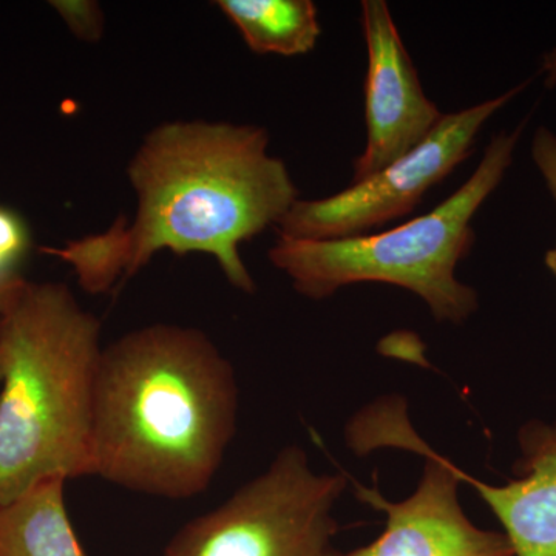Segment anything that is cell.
Masks as SVG:
<instances>
[{
    "mask_svg": "<svg viewBox=\"0 0 556 556\" xmlns=\"http://www.w3.org/2000/svg\"><path fill=\"white\" fill-rule=\"evenodd\" d=\"M127 177L137 195L134 222L121 215L105 232L46 249L90 294L137 276L164 249L212 255L232 287L254 292L240 244L277 228L299 200L287 164L269 153L268 130L247 124H161L142 139Z\"/></svg>",
    "mask_w": 556,
    "mask_h": 556,
    "instance_id": "obj_1",
    "label": "cell"
},
{
    "mask_svg": "<svg viewBox=\"0 0 556 556\" xmlns=\"http://www.w3.org/2000/svg\"><path fill=\"white\" fill-rule=\"evenodd\" d=\"M228 358L199 328L156 324L102 350L91 477L188 500L214 481L237 427Z\"/></svg>",
    "mask_w": 556,
    "mask_h": 556,
    "instance_id": "obj_2",
    "label": "cell"
},
{
    "mask_svg": "<svg viewBox=\"0 0 556 556\" xmlns=\"http://www.w3.org/2000/svg\"><path fill=\"white\" fill-rule=\"evenodd\" d=\"M101 321L67 285L25 280L0 313V506L91 477Z\"/></svg>",
    "mask_w": 556,
    "mask_h": 556,
    "instance_id": "obj_3",
    "label": "cell"
},
{
    "mask_svg": "<svg viewBox=\"0 0 556 556\" xmlns=\"http://www.w3.org/2000/svg\"><path fill=\"white\" fill-rule=\"evenodd\" d=\"M522 129L497 134L471 177L428 214L350 239L278 236L268 251L270 263L305 298L327 299L340 288L376 281L415 292L439 321L463 324L478 308V298L457 280V263L473 248L471 222L503 181Z\"/></svg>",
    "mask_w": 556,
    "mask_h": 556,
    "instance_id": "obj_4",
    "label": "cell"
},
{
    "mask_svg": "<svg viewBox=\"0 0 556 556\" xmlns=\"http://www.w3.org/2000/svg\"><path fill=\"white\" fill-rule=\"evenodd\" d=\"M346 482L316 473L305 450L285 448L265 473L182 526L164 556H325Z\"/></svg>",
    "mask_w": 556,
    "mask_h": 556,
    "instance_id": "obj_5",
    "label": "cell"
},
{
    "mask_svg": "<svg viewBox=\"0 0 556 556\" xmlns=\"http://www.w3.org/2000/svg\"><path fill=\"white\" fill-rule=\"evenodd\" d=\"M522 89L525 86L515 87L493 100L442 116L416 148L334 195L299 199L278 223V236L299 240L350 239L412 214L428 190L470 156L486 121Z\"/></svg>",
    "mask_w": 556,
    "mask_h": 556,
    "instance_id": "obj_6",
    "label": "cell"
},
{
    "mask_svg": "<svg viewBox=\"0 0 556 556\" xmlns=\"http://www.w3.org/2000/svg\"><path fill=\"white\" fill-rule=\"evenodd\" d=\"M351 441L367 452L379 445L412 450L426 456L427 466L415 495L391 503L378 490L356 484L357 497L387 514V527L368 546L325 556H515L510 541L500 532L478 529L457 500L459 479L447 457L433 452L405 419L380 408L368 412L351 427Z\"/></svg>",
    "mask_w": 556,
    "mask_h": 556,
    "instance_id": "obj_7",
    "label": "cell"
},
{
    "mask_svg": "<svg viewBox=\"0 0 556 556\" xmlns=\"http://www.w3.org/2000/svg\"><path fill=\"white\" fill-rule=\"evenodd\" d=\"M367 43V146L354 161L353 182L371 177L416 148L442 119L428 100L386 0H362Z\"/></svg>",
    "mask_w": 556,
    "mask_h": 556,
    "instance_id": "obj_8",
    "label": "cell"
},
{
    "mask_svg": "<svg viewBox=\"0 0 556 556\" xmlns=\"http://www.w3.org/2000/svg\"><path fill=\"white\" fill-rule=\"evenodd\" d=\"M521 478L489 485L453 466L460 482L477 486L506 529L515 556H556V424L532 422L519 434Z\"/></svg>",
    "mask_w": 556,
    "mask_h": 556,
    "instance_id": "obj_9",
    "label": "cell"
},
{
    "mask_svg": "<svg viewBox=\"0 0 556 556\" xmlns=\"http://www.w3.org/2000/svg\"><path fill=\"white\" fill-rule=\"evenodd\" d=\"M65 482L46 479L0 506V556H86L65 507Z\"/></svg>",
    "mask_w": 556,
    "mask_h": 556,
    "instance_id": "obj_10",
    "label": "cell"
},
{
    "mask_svg": "<svg viewBox=\"0 0 556 556\" xmlns=\"http://www.w3.org/2000/svg\"><path fill=\"white\" fill-rule=\"evenodd\" d=\"M215 5L257 54L302 56L321 35L313 0H217Z\"/></svg>",
    "mask_w": 556,
    "mask_h": 556,
    "instance_id": "obj_11",
    "label": "cell"
},
{
    "mask_svg": "<svg viewBox=\"0 0 556 556\" xmlns=\"http://www.w3.org/2000/svg\"><path fill=\"white\" fill-rule=\"evenodd\" d=\"M31 248V233L20 212L0 204V280L20 276L17 266Z\"/></svg>",
    "mask_w": 556,
    "mask_h": 556,
    "instance_id": "obj_12",
    "label": "cell"
},
{
    "mask_svg": "<svg viewBox=\"0 0 556 556\" xmlns=\"http://www.w3.org/2000/svg\"><path fill=\"white\" fill-rule=\"evenodd\" d=\"M50 5L83 42L97 43L104 36V11L94 0H51Z\"/></svg>",
    "mask_w": 556,
    "mask_h": 556,
    "instance_id": "obj_13",
    "label": "cell"
},
{
    "mask_svg": "<svg viewBox=\"0 0 556 556\" xmlns=\"http://www.w3.org/2000/svg\"><path fill=\"white\" fill-rule=\"evenodd\" d=\"M532 159L556 201V135L547 129L538 130L533 138Z\"/></svg>",
    "mask_w": 556,
    "mask_h": 556,
    "instance_id": "obj_14",
    "label": "cell"
},
{
    "mask_svg": "<svg viewBox=\"0 0 556 556\" xmlns=\"http://www.w3.org/2000/svg\"><path fill=\"white\" fill-rule=\"evenodd\" d=\"M25 283V278L22 276H14L7 278V280H0V313L9 306L14 295L20 292L22 285Z\"/></svg>",
    "mask_w": 556,
    "mask_h": 556,
    "instance_id": "obj_15",
    "label": "cell"
},
{
    "mask_svg": "<svg viewBox=\"0 0 556 556\" xmlns=\"http://www.w3.org/2000/svg\"><path fill=\"white\" fill-rule=\"evenodd\" d=\"M544 72L547 73L548 86H554L556 83V50L546 58V62H544Z\"/></svg>",
    "mask_w": 556,
    "mask_h": 556,
    "instance_id": "obj_16",
    "label": "cell"
},
{
    "mask_svg": "<svg viewBox=\"0 0 556 556\" xmlns=\"http://www.w3.org/2000/svg\"><path fill=\"white\" fill-rule=\"evenodd\" d=\"M546 265L547 268L554 273V276L556 277V244L554 249H551V251L547 252L546 255Z\"/></svg>",
    "mask_w": 556,
    "mask_h": 556,
    "instance_id": "obj_17",
    "label": "cell"
},
{
    "mask_svg": "<svg viewBox=\"0 0 556 556\" xmlns=\"http://www.w3.org/2000/svg\"><path fill=\"white\" fill-rule=\"evenodd\" d=\"M0 383H2V353H0Z\"/></svg>",
    "mask_w": 556,
    "mask_h": 556,
    "instance_id": "obj_18",
    "label": "cell"
}]
</instances>
